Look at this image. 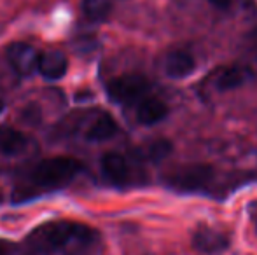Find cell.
Masks as SVG:
<instances>
[{"label": "cell", "instance_id": "obj_6", "mask_svg": "<svg viewBox=\"0 0 257 255\" xmlns=\"http://www.w3.org/2000/svg\"><path fill=\"white\" fill-rule=\"evenodd\" d=\"M100 252H102V243L98 232L89 225L81 224L77 234L63 250V255H100Z\"/></svg>", "mask_w": 257, "mask_h": 255}, {"label": "cell", "instance_id": "obj_10", "mask_svg": "<svg viewBox=\"0 0 257 255\" xmlns=\"http://www.w3.org/2000/svg\"><path fill=\"white\" fill-rule=\"evenodd\" d=\"M168 116V107L159 98H142L137 105V121L140 124H156Z\"/></svg>", "mask_w": 257, "mask_h": 255}, {"label": "cell", "instance_id": "obj_7", "mask_svg": "<svg viewBox=\"0 0 257 255\" xmlns=\"http://www.w3.org/2000/svg\"><path fill=\"white\" fill-rule=\"evenodd\" d=\"M102 171L105 178L115 185L128 184L130 175H132V168L126 157L117 152H108L102 157Z\"/></svg>", "mask_w": 257, "mask_h": 255}, {"label": "cell", "instance_id": "obj_1", "mask_svg": "<svg viewBox=\"0 0 257 255\" xmlns=\"http://www.w3.org/2000/svg\"><path fill=\"white\" fill-rule=\"evenodd\" d=\"M82 163L75 157L58 156L42 159L30 168L27 180L14 191V203H23L28 197L41 196L42 192L56 191L68 185L82 171Z\"/></svg>", "mask_w": 257, "mask_h": 255}, {"label": "cell", "instance_id": "obj_17", "mask_svg": "<svg viewBox=\"0 0 257 255\" xmlns=\"http://www.w3.org/2000/svg\"><path fill=\"white\" fill-rule=\"evenodd\" d=\"M11 250V243L6 239H0V255H7Z\"/></svg>", "mask_w": 257, "mask_h": 255}, {"label": "cell", "instance_id": "obj_4", "mask_svg": "<svg viewBox=\"0 0 257 255\" xmlns=\"http://www.w3.org/2000/svg\"><path fill=\"white\" fill-rule=\"evenodd\" d=\"M149 91V81L140 74H128L112 79L107 84V95L115 103H132Z\"/></svg>", "mask_w": 257, "mask_h": 255}, {"label": "cell", "instance_id": "obj_5", "mask_svg": "<svg viewBox=\"0 0 257 255\" xmlns=\"http://www.w3.org/2000/svg\"><path fill=\"white\" fill-rule=\"evenodd\" d=\"M39 58H41V53L34 46L25 42H16L7 48V60L21 77H28L35 70H39Z\"/></svg>", "mask_w": 257, "mask_h": 255}, {"label": "cell", "instance_id": "obj_18", "mask_svg": "<svg viewBox=\"0 0 257 255\" xmlns=\"http://www.w3.org/2000/svg\"><path fill=\"white\" fill-rule=\"evenodd\" d=\"M210 2H212L213 6H217V7H222V9H224V7H227V6H229V4H231V0H210Z\"/></svg>", "mask_w": 257, "mask_h": 255}, {"label": "cell", "instance_id": "obj_12", "mask_svg": "<svg viewBox=\"0 0 257 255\" xmlns=\"http://www.w3.org/2000/svg\"><path fill=\"white\" fill-rule=\"evenodd\" d=\"M165 72L172 79H184L194 70V60L186 51H172L165 58Z\"/></svg>", "mask_w": 257, "mask_h": 255}, {"label": "cell", "instance_id": "obj_14", "mask_svg": "<svg viewBox=\"0 0 257 255\" xmlns=\"http://www.w3.org/2000/svg\"><path fill=\"white\" fill-rule=\"evenodd\" d=\"M248 77V72L240 67H229L220 70L213 79V86L219 91H229V89L240 88Z\"/></svg>", "mask_w": 257, "mask_h": 255}, {"label": "cell", "instance_id": "obj_13", "mask_svg": "<svg viewBox=\"0 0 257 255\" xmlns=\"http://www.w3.org/2000/svg\"><path fill=\"white\" fill-rule=\"evenodd\" d=\"M115 133H117V123L114 121V117L110 114L102 112L93 119V123L86 129V140H89V142H103V140L112 138Z\"/></svg>", "mask_w": 257, "mask_h": 255}, {"label": "cell", "instance_id": "obj_16", "mask_svg": "<svg viewBox=\"0 0 257 255\" xmlns=\"http://www.w3.org/2000/svg\"><path fill=\"white\" fill-rule=\"evenodd\" d=\"M82 11L91 21H103L110 13V0H84Z\"/></svg>", "mask_w": 257, "mask_h": 255}, {"label": "cell", "instance_id": "obj_20", "mask_svg": "<svg viewBox=\"0 0 257 255\" xmlns=\"http://www.w3.org/2000/svg\"><path fill=\"white\" fill-rule=\"evenodd\" d=\"M0 203H2V194H0Z\"/></svg>", "mask_w": 257, "mask_h": 255}, {"label": "cell", "instance_id": "obj_15", "mask_svg": "<svg viewBox=\"0 0 257 255\" xmlns=\"http://www.w3.org/2000/svg\"><path fill=\"white\" fill-rule=\"evenodd\" d=\"M170 150H172V143L166 140H158L137 150V157L146 161H161L168 156Z\"/></svg>", "mask_w": 257, "mask_h": 255}, {"label": "cell", "instance_id": "obj_19", "mask_svg": "<svg viewBox=\"0 0 257 255\" xmlns=\"http://www.w3.org/2000/svg\"><path fill=\"white\" fill-rule=\"evenodd\" d=\"M2 112H4V102L0 100V114H2Z\"/></svg>", "mask_w": 257, "mask_h": 255}, {"label": "cell", "instance_id": "obj_2", "mask_svg": "<svg viewBox=\"0 0 257 255\" xmlns=\"http://www.w3.org/2000/svg\"><path fill=\"white\" fill-rule=\"evenodd\" d=\"M77 222H68V220H54L42 224L35 227L34 231L28 234L27 243L35 253L41 255H51L63 252L68 246V243L74 239V236L79 231Z\"/></svg>", "mask_w": 257, "mask_h": 255}, {"label": "cell", "instance_id": "obj_9", "mask_svg": "<svg viewBox=\"0 0 257 255\" xmlns=\"http://www.w3.org/2000/svg\"><path fill=\"white\" fill-rule=\"evenodd\" d=\"M194 248L200 250L203 253H219L222 250L227 248L229 245V239H227L226 234H222L220 231L213 227H200L196 231L193 238Z\"/></svg>", "mask_w": 257, "mask_h": 255}, {"label": "cell", "instance_id": "obj_11", "mask_svg": "<svg viewBox=\"0 0 257 255\" xmlns=\"http://www.w3.org/2000/svg\"><path fill=\"white\" fill-rule=\"evenodd\" d=\"M28 138L21 131L9 126H0V154L4 156H20L27 150Z\"/></svg>", "mask_w": 257, "mask_h": 255}, {"label": "cell", "instance_id": "obj_3", "mask_svg": "<svg viewBox=\"0 0 257 255\" xmlns=\"http://www.w3.org/2000/svg\"><path fill=\"white\" fill-rule=\"evenodd\" d=\"M213 178V168L208 164H182L165 177L166 185L182 192H194L206 187Z\"/></svg>", "mask_w": 257, "mask_h": 255}, {"label": "cell", "instance_id": "obj_8", "mask_svg": "<svg viewBox=\"0 0 257 255\" xmlns=\"http://www.w3.org/2000/svg\"><path fill=\"white\" fill-rule=\"evenodd\" d=\"M68 70V60L61 51L49 49V51L41 53L39 58V72L48 81H58Z\"/></svg>", "mask_w": 257, "mask_h": 255}]
</instances>
